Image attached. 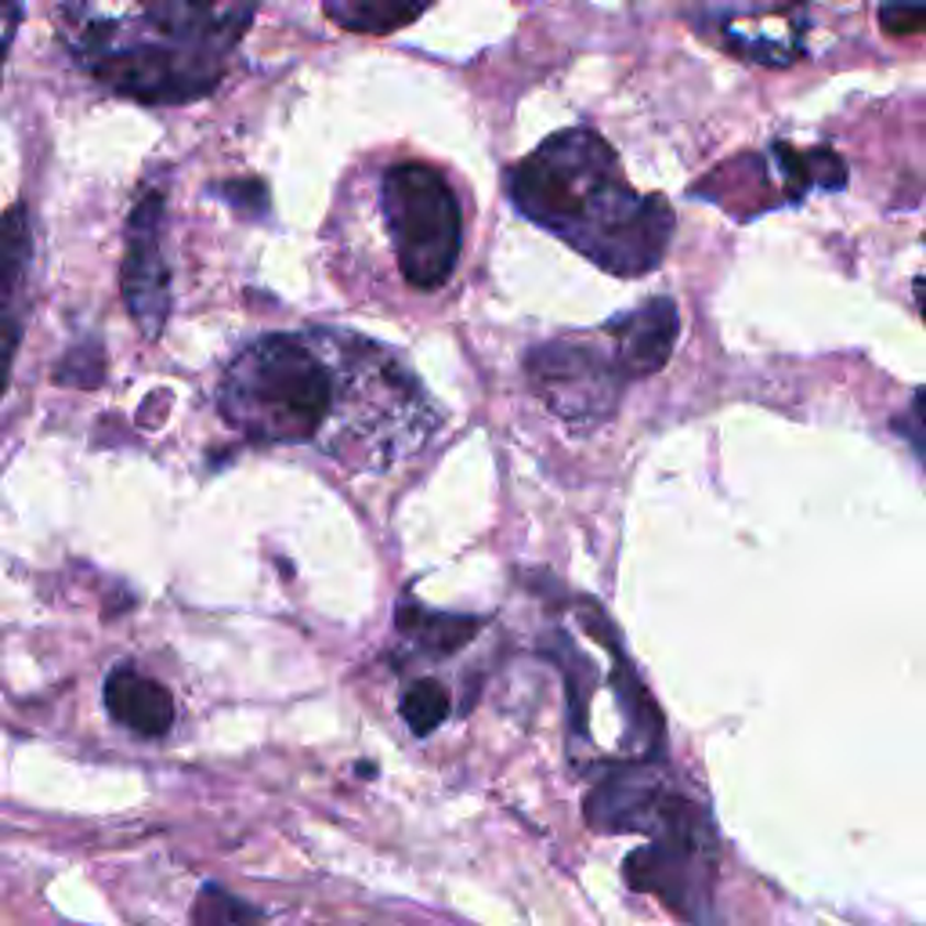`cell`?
I'll list each match as a JSON object with an SVG mask.
<instances>
[{
    "instance_id": "obj_12",
    "label": "cell",
    "mask_w": 926,
    "mask_h": 926,
    "mask_svg": "<svg viewBox=\"0 0 926 926\" xmlns=\"http://www.w3.org/2000/svg\"><path fill=\"white\" fill-rule=\"evenodd\" d=\"M105 710L116 724L142 738H159L175 724V699L170 691L145 677L134 662H120L105 677Z\"/></svg>"
},
{
    "instance_id": "obj_3",
    "label": "cell",
    "mask_w": 926,
    "mask_h": 926,
    "mask_svg": "<svg viewBox=\"0 0 926 926\" xmlns=\"http://www.w3.org/2000/svg\"><path fill=\"white\" fill-rule=\"evenodd\" d=\"M507 192L517 214L623 279L656 271L677 228L673 207L637 192L615 149L590 127L550 134L511 167Z\"/></svg>"
},
{
    "instance_id": "obj_9",
    "label": "cell",
    "mask_w": 926,
    "mask_h": 926,
    "mask_svg": "<svg viewBox=\"0 0 926 926\" xmlns=\"http://www.w3.org/2000/svg\"><path fill=\"white\" fill-rule=\"evenodd\" d=\"M717 36L732 55L757 66H793L804 55L807 8H735L717 11Z\"/></svg>"
},
{
    "instance_id": "obj_14",
    "label": "cell",
    "mask_w": 926,
    "mask_h": 926,
    "mask_svg": "<svg viewBox=\"0 0 926 926\" xmlns=\"http://www.w3.org/2000/svg\"><path fill=\"white\" fill-rule=\"evenodd\" d=\"M416 4H384V0H333L323 8V15L330 22H337L341 30L352 33H394L405 22L420 19Z\"/></svg>"
},
{
    "instance_id": "obj_10",
    "label": "cell",
    "mask_w": 926,
    "mask_h": 926,
    "mask_svg": "<svg viewBox=\"0 0 926 926\" xmlns=\"http://www.w3.org/2000/svg\"><path fill=\"white\" fill-rule=\"evenodd\" d=\"M30 265H33V228L30 210L15 203L0 214V394L8 388L11 362L22 344L30 304Z\"/></svg>"
},
{
    "instance_id": "obj_20",
    "label": "cell",
    "mask_w": 926,
    "mask_h": 926,
    "mask_svg": "<svg viewBox=\"0 0 926 926\" xmlns=\"http://www.w3.org/2000/svg\"><path fill=\"white\" fill-rule=\"evenodd\" d=\"M912 293H916L919 315L926 319V276H916V279H912Z\"/></svg>"
},
{
    "instance_id": "obj_6",
    "label": "cell",
    "mask_w": 926,
    "mask_h": 926,
    "mask_svg": "<svg viewBox=\"0 0 926 926\" xmlns=\"http://www.w3.org/2000/svg\"><path fill=\"white\" fill-rule=\"evenodd\" d=\"M713 825L706 814L681 829L666 833L651 844L637 847L623 861L626 883L640 894H656L670 908L695 923L713 919V875H717V858H713Z\"/></svg>"
},
{
    "instance_id": "obj_4",
    "label": "cell",
    "mask_w": 926,
    "mask_h": 926,
    "mask_svg": "<svg viewBox=\"0 0 926 926\" xmlns=\"http://www.w3.org/2000/svg\"><path fill=\"white\" fill-rule=\"evenodd\" d=\"M384 217L394 261L413 290L446 287L464 243V214L446 175L431 164H394L384 175Z\"/></svg>"
},
{
    "instance_id": "obj_7",
    "label": "cell",
    "mask_w": 926,
    "mask_h": 926,
    "mask_svg": "<svg viewBox=\"0 0 926 926\" xmlns=\"http://www.w3.org/2000/svg\"><path fill=\"white\" fill-rule=\"evenodd\" d=\"M587 822L598 833H645L659 839L666 833L695 822L702 811L695 800L681 796L648 763H623L612 768L587 796Z\"/></svg>"
},
{
    "instance_id": "obj_19",
    "label": "cell",
    "mask_w": 926,
    "mask_h": 926,
    "mask_svg": "<svg viewBox=\"0 0 926 926\" xmlns=\"http://www.w3.org/2000/svg\"><path fill=\"white\" fill-rule=\"evenodd\" d=\"M19 22H22V8L19 4H0V66H4L8 44H11V36H15Z\"/></svg>"
},
{
    "instance_id": "obj_2",
    "label": "cell",
    "mask_w": 926,
    "mask_h": 926,
    "mask_svg": "<svg viewBox=\"0 0 926 926\" xmlns=\"http://www.w3.org/2000/svg\"><path fill=\"white\" fill-rule=\"evenodd\" d=\"M254 4H62L58 36L105 91L142 105H189L225 80Z\"/></svg>"
},
{
    "instance_id": "obj_8",
    "label": "cell",
    "mask_w": 926,
    "mask_h": 926,
    "mask_svg": "<svg viewBox=\"0 0 926 926\" xmlns=\"http://www.w3.org/2000/svg\"><path fill=\"white\" fill-rule=\"evenodd\" d=\"M164 192H145L127 217L123 301L145 337H159L170 315V268L164 257Z\"/></svg>"
},
{
    "instance_id": "obj_1",
    "label": "cell",
    "mask_w": 926,
    "mask_h": 926,
    "mask_svg": "<svg viewBox=\"0 0 926 926\" xmlns=\"http://www.w3.org/2000/svg\"><path fill=\"white\" fill-rule=\"evenodd\" d=\"M228 427L261 446H315L352 471H388L438 427V410L391 348L352 330L265 333L217 384Z\"/></svg>"
},
{
    "instance_id": "obj_15",
    "label": "cell",
    "mask_w": 926,
    "mask_h": 926,
    "mask_svg": "<svg viewBox=\"0 0 926 926\" xmlns=\"http://www.w3.org/2000/svg\"><path fill=\"white\" fill-rule=\"evenodd\" d=\"M449 706H453L449 688L435 681V677H420V681H413L402 691V702H399L402 721L410 724L413 735H431L438 724H446Z\"/></svg>"
},
{
    "instance_id": "obj_18",
    "label": "cell",
    "mask_w": 926,
    "mask_h": 926,
    "mask_svg": "<svg viewBox=\"0 0 926 926\" xmlns=\"http://www.w3.org/2000/svg\"><path fill=\"white\" fill-rule=\"evenodd\" d=\"M880 26L891 36H912L926 33V8H908V4H886L880 8Z\"/></svg>"
},
{
    "instance_id": "obj_16",
    "label": "cell",
    "mask_w": 926,
    "mask_h": 926,
    "mask_svg": "<svg viewBox=\"0 0 926 926\" xmlns=\"http://www.w3.org/2000/svg\"><path fill=\"white\" fill-rule=\"evenodd\" d=\"M261 908L236 897L221 883H203L192 901V926H257Z\"/></svg>"
},
{
    "instance_id": "obj_13",
    "label": "cell",
    "mask_w": 926,
    "mask_h": 926,
    "mask_svg": "<svg viewBox=\"0 0 926 926\" xmlns=\"http://www.w3.org/2000/svg\"><path fill=\"white\" fill-rule=\"evenodd\" d=\"M481 620L475 615H446V612H431L424 604H402L399 612V629L410 640H416L420 648L438 651V656H449V651H460L467 640L478 634Z\"/></svg>"
},
{
    "instance_id": "obj_11",
    "label": "cell",
    "mask_w": 926,
    "mask_h": 926,
    "mask_svg": "<svg viewBox=\"0 0 926 926\" xmlns=\"http://www.w3.org/2000/svg\"><path fill=\"white\" fill-rule=\"evenodd\" d=\"M615 337V366L626 380L656 377L673 359L677 337H681V312L673 298H651L634 312L612 319L604 326Z\"/></svg>"
},
{
    "instance_id": "obj_5",
    "label": "cell",
    "mask_w": 926,
    "mask_h": 926,
    "mask_svg": "<svg viewBox=\"0 0 926 926\" xmlns=\"http://www.w3.org/2000/svg\"><path fill=\"white\" fill-rule=\"evenodd\" d=\"M525 373L543 405L576 431H594L612 420L626 384L615 355L572 341L533 348L525 355Z\"/></svg>"
},
{
    "instance_id": "obj_17",
    "label": "cell",
    "mask_w": 926,
    "mask_h": 926,
    "mask_svg": "<svg viewBox=\"0 0 926 926\" xmlns=\"http://www.w3.org/2000/svg\"><path fill=\"white\" fill-rule=\"evenodd\" d=\"M894 431L908 442L912 453H916L926 467V388H919L916 394H912L905 413L894 416Z\"/></svg>"
}]
</instances>
